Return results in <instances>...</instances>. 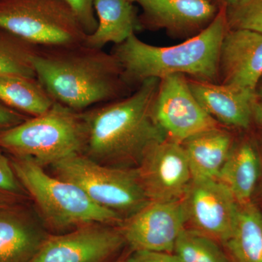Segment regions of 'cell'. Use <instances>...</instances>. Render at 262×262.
<instances>
[{
  "mask_svg": "<svg viewBox=\"0 0 262 262\" xmlns=\"http://www.w3.org/2000/svg\"><path fill=\"white\" fill-rule=\"evenodd\" d=\"M159 83L149 79L125 97L82 112V154L108 166L134 168L150 146L167 139L153 114Z\"/></svg>",
  "mask_w": 262,
  "mask_h": 262,
  "instance_id": "cell-1",
  "label": "cell"
},
{
  "mask_svg": "<svg viewBox=\"0 0 262 262\" xmlns=\"http://www.w3.org/2000/svg\"><path fill=\"white\" fill-rule=\"evenodd\" d=\"M36 77L55 102L78 112L134 92L111 53L84 42L38 46L32 59Z\"/></svg>",
  "mask_w": 262,
  "mask_h": 262,
  "instance_id": "cell-2",
  "label": "cell"
},
{
  "mask_svg": "<svg viewBox=\"0 0 262 262\" xmlns=\"http://www.w3.org/2000/svg\"><path fill=\"white\" fill-rule=\"evenodd\" d=\"M228 31L226 8L220 11L204 30L184 42L158 47L142 42L134 34L111 53L122 69L125 83L135 91L144 81L182 74L200 82L219 83L221 46Z\"/></svg>",
  "mask_w": 262,
  "mask_h": 262,
  "instance_id": "cell-3",
  "label": "cell"
},
{
  "mask_svg": "<svg viewBox=\"0 0 262 262\" xmlns=\"http://www.w3.org/2000/svg\"><path fill=\"white\" fill-rule=\"evenodd\" d=\"M8 156L19 182L50 228L72 230L89 224L115 226L122 222L120 215L98 206L75 184L46 173L34 160Z\"/></svg>",
  "mask_w": 262,
  "mask_h": 262,
  "instance_id": "cell-4",
  "label": "cell"
},
{
  "mask_svg": "<svg viewBox=\"0 0 262 262\" xmlns=\"http://www.w3.org/2000/svg\"><path fill=\"white\" fill-rule=\"evenodd\" d=\"M85 134L82 112L55 102L42 115L0 131V149L51 166L70 155L82 154Z\"/></svg>",
  "mask_w": 262,
  "mask_h": 262,
  "instance_id": "cell-5",
  "label": "cell"
},
{
  "mask_svg": "<svg viewBox=\"0 0 262 262\" xmlns=\"http://www.w3.org/2000/svg\"><path fill=\"white\" fill-rule=\"evenodd\" d=\"M51 167L53 176L75 184L91 201L122 220L149 202L135 168L108 166L82 153L70 155Z\"/></svg>",
  "mask_w": 262,
  "mask_h": 262,
  "instance_id": "cell-6",
  "label": "cell"
},
{
  "mask_svg": "<svg viewBox=\"0 0 262 262\" xmlns=\"http://www.w3.org/2000/svg\"><path fill=\"white\" fill-rule=\"evenodd\" d=\"M0 27L37 46L78 44L87 36L65 0H0Z\"/></svg>",
  "mask_w": 262,
  "mask_h": 262,
  "instance_id": "cell-7",
  "label": "cell"
},
{
  "mask_svg": "<svg viewBox=\"0 0 262 262\" xmlns=\"http://www.w3.org/2000/svg\"><path fill=\"white\" fill-rule=\"evenodd\" d=\"M188 222L184 199L149 201L123 219L117 228L134 251L173 253Z\"/></svg>",
  "mask_w": 262,
  "mask_h": 262,
  "instance_id": "cell-8",
  "label": "cell"
},
{
  "mask_svg": "<svg viewBox=\"0 0 262 262\" xmlns=\"http://www.w3.org/2000/svg\"><path fill=\"white\" fill-rule=\"evenodd\" d=\"M153 114L166 139L180 144L196 134L220 126L196 101L187 77L182 74L160 79Z\"/></svg>",
  "mask_w": 262,
  "mask_h": 262,
  "instance_id": "cell-9",
  "label": "cell"
},
{
  "mask_svg": "<svg viewBox=\"0 0 262 262\" xmlns=\"http://www.w3.org/2000/svg\"><path fill=\"white\" fill-rule=\"evenodd\" d=\"M135 168L149 201H181L192 182L182 144L168 139L150 146Z\"/></svg>",
  "mask_w": 262,
  "mask_h": 262,
  "instance_id": "cell-10",
  "label": "cell"
},
{
  "mask_svg": "<svg viewBox=\"0 0 262 262\" xmlns=\"http://www.w3.org/2000/svg\"><path fill=\"white\" fill-rule=\"evenodd\" d=\"M125 244L117 227L89 224L67 233L48 234L31 262H104Z\"/></svg>",
  "mask_w": 262,
  "mask_h": 262,
  "instance_id": "cell-11",
  "label": "cell"
},
{
  "mask_svg": "<svg viewBox=\"0 0 262 262\" xmlns=\"http://www.w3.org/2000/svg\"><path fill=\"white\" fill-rule=\"evenodd\" d=\"M184 201L191 229L225 244L233 233L239 209L228 188L216 179H192Z\"/></svg>",
  "mask_w": 262,
  "mask_h": 262,
  "instance_id": "cell-12",
  "label": "cell"
},
{
  "mask_svg": "<svg viewBox=\"0 0 262 262\" xmlns=\"http://www.w3.org/2000/svg\"><path fill=\"white\" fill-rule=\"evenodd\" d=\"M142 13L139 28L164 29L176 37L189 39L211 24L220 6L213 0H136Z\"/></svg>",
  "mask_w": 262,
  "mask_h": 262,
  "instance_id": "cell-13",
  "label": "cell"
},
{
  "mask_svg": "<svg viewBox=\"0 0 262 262\" xmlns=\"http://www.w3.org/2000/svg\"><path fill=\"white\" fill-rule=\"evenodd\" d=\"M262 77V34L227 31L221 46L219 83L256 93Z\"/></svg>",
  "mask_w": 262,
  "mask_h": 262,
  "instance_id": "cell-14",
  "label": "cell"
},
{
  "mask_svg": "<svg viewBox=\"0 0 262 262\" xmlns=\"http://www.w3.org/2000/svg\"><path fill=\"white\" fill-rule=\"evenodd\" d=\"M26 204H0V262L32 261L48 237Z\"/></svg>",
  "mask_w": 262,
  "mask_h": 262,
  "instance_id": "cell-15",
  "label": "cell"
},
{
  "mask_svg": "<svg viewBox=\"0 0 262 262\" xmlns=\"http://www.w3.org/2000/svg\"><path fill=\"white\" fill-rule=\"evenodd\" d=\"M188 83L198 103L220 125L249 127L253 104L258 99L256 92L192 79H188Z\"/></svg>",
  "mask_w": 262,
  "mask_h": 262,
  "instance_id": "cell-16",
  "label": "cell"
},
{
  "mask_svg": "<svg viewBox=\"0 0 262 262\" xmlns=\"http://www.w3.org/2000/svg\"><path fill=\"white\" fill-rule=\"evenodd\" d=\"M182 144L192 179H217L233 140L228 131L220 126L191 136Z\"/></svg>",
  "mask_w": 262,
  "mask_h": 262,
  "instance_id": "cell-17",
  "label": "cell"
},
{
  "mask_svg": "<svg viewBox=\"0 0 262 262\" xmlns=\"http://www.w3.org/2000/svg\"><path fill=\"white\" fill-rule=\"evenodd\" d=\"M97 28L86 36L84 44L103 49L108 43L120 44L139 28L134 3L127 0H95Z\"/></svg>",
  "mask_w": 262,
  "mask_h": 262,
  "instance_id": "cell-18",
  "label": "cell"
},
{
  "mask_svg": "<svg viewBox=\"0 0 262 262\" xmlns=\"http://www.w3.org/2000/svg\"><path fill=\"white\" fill-rule=\"evenodd\" d=\"M260 174V159L250 141L234 144L219 173L218 179L229 189L239 206L251 202Z\"/></svg>",
  "mask_w": 262,
  "mask_h": 262,
  "instance_id": "cell-19",
  "label": "cell"
},
{
  "mask_svg": "<svg viewBox=\"0 0 262 262\" xmlns=\"http://www.w3.org/2000/svg\"><path fill=\"white\" fill-rule=\"evenodd\" d=\"M0 102L28 117L47 112L55 103L37 78L0 75Z\"/></svg>",
  "mask_w": 262,
  "mask_h": 262,
  "instance_id": "cell-20",
  "label": "cell"
},
{
  "mask_svg": "<svg viewBox=\"0 0 262 262\" xmlns=\"http://www.w3.org/2000/svg\"><path fill=\"white\" fill-rule=\"evenodd\" d=\"M225 245L233 262H262V213L252 202L239 206L233 233Z\"/></svg>",
  "mask_w": 262,
  "mask_h": 262,
  "instance_id": "cell-21",
  "label": "cell"
},
{
  "mask_svg": "<svg viewBox=\"0 0 262 262\" xmlns=\"http://www.w3.org/2000/svg\"><path fill=\"white\" fill-rule=\"evenodd\" d=\"M37 48L0 27V75L37 78L32 59Z\"/></svg>",
  "mask_w": 262,
  "mask_h": 262,
  "instance_id": "cell-22",
  "label": "cell"
},
{
  "mask_svg": "<svg viewBox=\"0 0 262 262\" xmlns=\"http://www.w3.org/2000/svg\"><path fill=\"white\" fill-rule=\"evenodd\" d=\"M173 252L181 262H230L218 241L193 229L183 230Z\"/></svg>",
  "mask_w": 262,
  "mask_h": 262,
  "instance_id": "cell-23",
  "label": "cell"
},
{
  "mask_svg": "<svg viewBox=\"0 0 262 262\" xmlns=\"http://www.w3.org/2000/svg\"><path fill=\"white\" fill-rule=\"evenodd\" d=\"M229 30L245 29L262 34V0H243L226 8Z\"/></svg>",
  "mask_w": 262,
  "mask_h": 262,
  "instance_id": "cell-24",
  "label": "cell"
},
{
  "mask_svg": "<svg viewBox=\"0 0 262 262\" xmlns=\"http://www.w3.org/2000/svg\"><path fill=\"white\" fill-rule=\"evenodd\" d=\"M29 196L12 168L9 156L0 149V204L27 203Z\"/></svg>",
  "mask_w": 262,
  "mask_h": 262,
  "instance_id": "cell-25",
  "label": "cell"
},
{
  "mask_svg": "<svg viewBox=\"0 0 262 262\" xmlns=\"http://www.w3.org/2000/svg\"><path fill=\"white\" fill-rule=\"evenodd\" d=\"M73 10L87 35L97 28L98 21L94 9L95 0H65Z\"/></svg>",
  "mask_w": 262,
  "mask_h": 262,
  "instance_id": "cell-26",
  "label": "cell"
},
{
  "mask_svg": "<svg viewBox=\"0 0 262 262\" xmlns=\"http://www.w3.org/2000/svg\"><path fill=\"white\" fill-rule=\"evenodd\" d=\"M134 254L126 258V262H181L172 253L154 251H134Z\"/></svg>",
  "mask_w": 262,
  "mask_h": 262,
  "instance_id": "cell-27",
  "label": "cell"
},
{
  "mask_svg": "<svg viewBox=\"0 0 262 262\" xmlns=\"http://www.w3.org/2000/svg\"><path fill=\"white\" fill-rule=\"evenodd\" d=\"M28 117L0 102V131L15 126Z\"/></svg>",
  "mask_w": 262,
  "mask_h": 262,
  "instance_id": "cell-28",
  "label": "cell"
},
{
  "mask_svg": "<svg viewBox=\"0 0 262 262\" xmlns=\"http://www.w3.org/2000/svg\"><path fill=\"white\" fill-rule=\"evenodd\" d=\"M253 120L262 128V100L259 98L253 104Z\"/></svg>",
  "mask_w": 262,
  "mask_h": 262,
  "instance_id": "cell-29",
  "label": "cell"
},
{
  "mask_svg": "<svg viewBox=\"0 0 262 262\" xmlns=\"http://www.w3.org/2000/svg\"><path fill=\"white\" fill-rule=\"evenodd\" d=\"M242 1L243 0H215V3L220 6H224L225 8L234 6Z\"/></svg>",
  "mask_w": 262,
  "mask_h": 262,
  "instance_id": "cell-30",
  "label": "cell"
},
{
  "mask_svg": "<svg viewBox=\"0 0 262 262\" xmlns=\"http://www.w3.org/2000/svg\"><path fill=\"white\" fill-rule=\"evenodd\" d=\"M256 95H257L258 98L262 100V81H260L256 89Z\"/></svg>",
  "mask_w": 262,
  "mask_h": 262,
  "instance_id": "cell-31",
  "label": "cell"
},
{
  "mask_svg": "<svg viewBox=\"0 0 262 262\" xmlns=\"http://www.w3.org/2000/svg\"><path fill=\"white\" fill-rule=\"evenodd\" d=\"M126 258H120V259L117 260V261L115 262H126Z\"/></svg>",
  "mask_w": 262,
  "mask_h": 262,
  "instance_id": "cell-32",
  "label": "cell"
},
{
  "mask_svg": "<svg viewBox=\"0 0 262 262\" xmlns=\"http://www.w3.org/2000/svg\"><path fill=\"white\" fill-rule=\"evenodd\" d=\"M127 1L130 2V3H136V0H127Z\"/></svg>",
  "mask_w": 262,
  "mask_h": 262,
  "instance_id": "cell-33",
  "label": "cell"
}]
</instances>
